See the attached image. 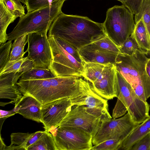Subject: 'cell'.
Instances as JSON below:
<instances>
[{"instance_id": "cell-26", "label": "cell", "mask_w": 150, "mask_h": 150, "mask_svg": "<svg viewBox=\"0 0 150 150\" xmlns=\"http://www.w3.org/2000/svg\"><path fill=\"white\" fill-rule=\"evenodd\" d=\"M118 47L120 53L129 56L133 54L137 50L141 49L135 39L133 33Z\"/></svg>"}, {"instance_id": "cell-37", "label": "cell", "mask_w": 150, "mask_h": 150, "mask_svg": "<svg viewBox=\"0 0 150 150\" xmlns=\"http://www.w3.org/2000/svg\"><path fill=\"white\" fill-rule=\"evenodd\" d=\"M34 67L33 62L28 59L22 64L19 72H24Z\"/></svg>"}, {"instance_id": "cell-31", "label": "cell", "mask_w": 150, "mask_h": 150, "mask_svg": "<svg viewBox=\"0 0 150 150\" xmlns=\"http://www.w3.org/2000/svg\"><path fill=\"white\" fill-rule=\"evenodd\" d=\"M59 0H26L28 12L31 11L51 5Z\"/></svg>"}, {"instance_id": "cell-25", "label": "cell", "mask_w": 150, "mask_h": 150, "mask_svg": "<svg viewBox=\"0 0 150 150\" xmlns=\"http://www.w3.org/2000/svg\"><path fill=\"white\" fill-rule=\"evenodd\" d=\"M142 17L150 36V0H143L139 12L135 15V23Z\"/></svg>"}, {"instance_id": "cell-9", "label": "cell", "mask_w": 150, "mask_h": 150, "mask_svg": "<svg viewBox=\"0 0 150 150\" xmlns=\"http://www.w3.org/2000/svg\"><path fill=\"white\" fill-rule=\"evenodd\" d=\"M139 124L133 121L128 112L119 118L103 120L92 138V144L111 139H119L122 143Z\"/></svg>"}, {"instance_id": "cell-14", "label": "cell", "mask_w": 150, "mask_h": 150, "mask_svg": "<svg viewBox=\"0 0 150 150\" xmlns=\"http://www.w3.org/2000/svg\"><path fill=\"white\" fill-rule=\"evenodd\" d=\"M72 106L71 98H69L59 99L42 105L41 123L45 131L50 132L56 130Z\"/></svg>"}, {"instance_id": "cell-5", "label": "cell", "mask_w": 150, "mask_h": 150, "mask_svg": "<svg viewBox=\"0 0 150 150\" xmlns=\"http://www.w3.org/2000/svg\"><path fill=\"white\" fill-rule=\"evenodd\" d=\"M66 0H59L51 5L28 12L20 18L13 30L7 34L8 40H13L24 35L47 33L52 23L62 13V8Z\"/></svg>"}, {"instance_id": "cell-8", "label": "cell", "mask_w": 150, "mask_h": 150, "mask_svg": "<svg viewBox=\"0 0 150 150\" xmlns=\"http://www.w3.org/2000/svg\"><path fill=\"white\" fill-rule=\"evenodd\" d=\"M48 37L52 55L49 69L57 77H84V63L79 62L67 52L55 38Z\"/></svg>"}, {"instance_id": "cell-41", "label": "cell", "mask_w": 150, "mask_h": 150, "mask_svg": "<svg viewBox=\"0 0 150 150\" xmlns=\"http://www.w3.org/2000/svg\"><path fill=\"white\" fill-rule=\"evenodd\" d=\"M20 1L21 2L23 3L25 5L26 2V0H18Z\"/></svg>"}, {"instance_id": "cell-21", "label": "cell", "mask_w": 150, "mask_h": 150, "mask_svg": "<svg viewBox=\"0 0 150 150\" xmlns=\"http://www.w3.org/2000/svg\"><path fill=\"white\" fill-rule=\"evenodd\" d=\"M27 150H57L53 136L49 132H45Z\"/></svg>"}, {"instance_id": "cell-22", "label": "cell", "mask_w": 150, "mask_h": 150, "mask_svg": "<svg viewBox=\"0 0 150 150\" xmlns=\"http://www.w3.org/2000/svg\"><path fill=\"white\" fill-rule=\"evenodd\" d=\"M27 34L20 36L14 40L12 46L9 62H15L23 59L25 54V46L28 42Z\"/></svg>"}, {"instance_id": "cell-2", "label": "cell", "mask_w": 150, "mask_h": 150, "mask_svg": "<svg viewBox=\"0 0 150 150\" xmlns=\"http://www.w3.org/2000/svg\"><path fill=\"white\" fill-rule=\"evenodd\" d=\"M81 77L71 76L19 80L17 84L23 95L33 97L43 105L59 99L72 98L80 90L83 80Z\"/></svg>"}, {"instance_id": "cell-24", "label": "cell", "mask_w": 150, "mask_h": 150, "mask_svg": "<svg viewBox=\"0 0 150 150\" xmlns=\"http://www.w3.org/2000/svg\"><path fill=\"white\" fill-rule=\"evenodd\" d=\"M31 133H13L11 135V144L6 146L4 150H26V146Z\"/></svg>"}, {"instance_id": "cell-40", "label": "cell", "mask_w": 150, "mask_h": 150, "mask_svg": "<svg viewBox=\"0 0 150 150\" xmlns=\"http://www.w3.org/2000/svg\"><path fill=\"white\" fill-rule=\"evenodd\" d=\"M142 123L145 126L150 130V116L147 120L143 122Z\"/></svg>"}, {"instance_id": "cell-36", "label": "cell", "mask_w": 150, "mask_h": 150, "mask_svg": "<svg viewBox=\"0 0 150 150\" xmlns=\"http://www.w3.org/2000/svg\"><path fill=\"white\" fill-rule=\"evenodd\" d=\"M44 131H38L34 133H31L27 141L26 146V150L29 146L35 142L45 132Z\"/></svg>"}, {"instance_id": "cell-20", "label": "cell", "mask_w": 150, "mask_h": 150, "mask_svg": "<svg viewBox=\"0 0 150 150\" xmlns=\"http://www.w3.org/2000/svg\"><path fill=\"white\" fill-rule=\"evenodd\" d=\"M150 132L142 123L140 124L122 142L119 150H130L137 142Z\"/></svg>"}, {"instance_id": "cell-15", "label": "cell", "mask_w": 150, "mask_h": 150, "mask_svg": "<svg viewBox=\"0 0 150 150\" xmlns=\"http://www.w3.org/2000/svg\"><path fill=\"white\" fill-rule=\"evenodd\" d=\"M78 50L83 62L114 64L118 54L104 50L93 43Z\"/></svg>"}, {"instance_id": "cell-17", "label": "cell", "mask_w": 150, "mask_h": 150, "mask_svg": "<svg viewBox=\"0 0 150 150\" xmlns=\"http://www.w3.org/2000/svg\"><path fill=\"white\" fill-rule=\"evenodd\" d=\"M42 105L35 98L29 95H23L16 105L14 110L26 118L41 122Z\"/></svg>"}, {"instance_id": "cell-10", "label": "cell", "mask_w": 150, "mask_h": 150, "mask_svg": "<svg viewBox=\"0 0 150 150\" xmlns=\"http://www.w3.org/2000/svg\"><path fill=\"white\" fill-rule=\"evenodd\" d=\"M72 106L83 105L89 112L102 120L112 118L108 111L107 100L98 94L91 83L83 80L79 92L71 98Z\"/></svg>"}, {"instance_id": "cell-28", "label": "cell", "mask_w": 150, "mask_h": 150, "mask_svg": "<svg viewBox=\"0 0 150 150\" xmlns=\"http://www.w3.org/2000/svg\"><path fill=\"white\" fill-rule=\"evenodd\" d=\"M12 40L1 45L0 47V72L8 62L10 59V51L12 48Z\"/></svg>"}, {"instance_id": "cell-27", "label": "cell", "mask_w": 150, "mask_h": 150, "mask_svg": "<svg viewBox=\"0 0 150 150\" xmlns=\"http://www.w3.org/2000/svg\"><path fill=\"white\" fill-rule=\"evenodd\" d=\"M2 0L8 10L17 17H21L25 14L24 8L18 0Z\"/></svg>"}, {"instance_id": "cell-3", "label": "cell", "mask_w": 150, "mask_h": 150, "mask_svg": "<svg viewBox=\"0 0 150 150\" xmlns=\"http://www.w3.org/2000/svg\"><path fill=\"white\" fill-rule=\"evenodd\" d=\"M148 52L142 49L129 56L120 53L114 64L119 72L130 84L142 100L147 102L150 97V78L145 70Z\"/></svg>"}, {"instance_id": "cell-18", "label": "cell", "mask_w": 150, "mask_h": 150, "mask_svg": "<svg viewBox=\"0 0 150 150\" xmlns=\"http://www.w3.org/2000/svg\"><path fill=\"white\" fill-rule=\"evenodd\" d=\"M133 33L140 48L148 53L150 52V36L142 17L135 23Z\"/></svg>"}, {"instance_id": "cell-12", "label": "cell", "mask_w": 150, "mask_h": 150, "mask_svg": "<svg viewBox=\"0 0 150 150\" xmlns=\"http://www.w3.org/2000/svg\"><path fill=\"white\" fill-rule=\"evenodd\" d=\"M47 33H33L27 35V57L34 67L49 69L52 59V52Z\"/></svg>"}, {"instance_id": "cell-38", "label": "cell", "mask_w": 150, "mask_h": 150, "mask_svg": "<svg viewBox=\"0 0 150 150\" xmlns=\"http://www.w3.org/2000/svg\"><path fill=\"white\" fill-rule=\"evenodd\" d=\"M16 113V112L13 109L11 111H5L0 110V118L4 117H8V116H9L10 115H14Z\"/></svg>"}, {"instance_id": "cell-13", "label": "cell", "mask_w": 150, "mask_h": 150, "mask_svg": "<svg viewBox=\"0 0 150 150\" xmlns=\"http://www.w3.org/2000/svg\"><path fill=\"white\" fill-rule=\"evenodd\" d=\"M102 119L89 112L83 105H75L68 113L59 127L77 128L91 134L93 137L98 131Z\"/></svg>"}, {"instance_id": "cell-6", "label": "cell", "mask_w": 150, "mask_h": 150, "mask_svg": "<svg viewBox=\"0 0 150 150\" xmlns=\"http://www.w3.org/2000/svg\"><path fill=\"white\" fill-rule=\"evenodd\" d=\"M135 24L134 14L123 5L108 9L103 26L105 35L119 47L133 33Z\"/></svg>"}, {"instance_id": "cell-23", "label": "cell", "mask_w": 150, "mask_h": 150, "mask_svg": "<svg viewBox=\"0 0 150 150\" xmlns=\"http://www.w3.org/2000/svg\"><path fill=\"white\" fill-rule=\"evenodd\" d=\"M49 69L34 67L23 73L20 80L41 79L56 77Z\"/></svg>"}, {"instance_id": "cell-35", "label": "cell", "mask_w": 150, "mask_h": 150, "mask_svg": "<svg viewBox=\"0 0 150 150\" xmlns=\"http://www.w3.org/2000/svg\"><path fill=\"white\" fill-rule=\"evenodd\" d=\"M130 150H150V132L134 144Z\"/></svg>"}, {"instance_id": "cell-32", "label": "cell", "mask_w": 150, "mask_h": 150, "mask_svg": "<svg viewBox=\"0 0 150 150\" xmlns=\"http://www.w3.org/2000/svg\"><path fill=\"white\" fill-rule=\"evenodd\" d=\"M28 58L27 56L15 62H8L3 70L0 72V76L12 72H19L23 62Z\"/></svg>"}, {"instance_id": "cell-11", "label": "cell", "mask_w": 150, "mask_h": 150, "mask_svg": "<svg viewBox=\"0 0 150 150\" xmlns=\"http://www.w3.org/2000/svg\"><path fill=\"white\" fill-rule=\"evenodd\" d=\"M57 150H91L93 136L79 129L58 127L53 135Z\"/></svg>"}, {"instance_id": "cell-29", "label": "cell", "mask_w": 150, "mask_h": 150, "mask_svg": "<svg viewBox=\"0 0 150 150\" xmlns=\"http://www.w3.org/2000/svg\"><path fill=\"white\" fill-rule=\"evenodd\" d=\"M121 143L119 139H109L93 146L91 150H118Z\"/></svg>"}, {"instance_id": "cell-16", "label": "cell", "mask_w": 150, "mask_h": 150, "mask_svg": "<svg viewBox=\"0 0 150 150\" xmlns=\"http://www.w3.org/2000/svg\"><path fill=\"white\" fill-rule=\"evenodd\" d=\"M23 72H14L0 76V98L11 100L16 104L23 95L17 84Z\"/></svg>"}, {"instance_id": "cell-1", "label": "cell", "mask_w": 150, "mask_h": 150, "mask_svg": "<svg viewBox=\"0 0 150 150\" xmlns=\"http://www.w3.org/2000/svg\"><path fill=\"white\" fill-rule=\"evenodd\" d=\"M103 23L86 16L60 14L52 23L48 37L59 38L77 49L105 36Z\"/></svg>"}, {"instance_id": "cell-7", "label": "cell", "mask_w": 150, "mask_h": 150, "mask_svg": "<svg viewBox=\"0 0 150 150\" xmlns=\"http://www.w3.org/2000/svg\"><path fill=\"white\" fill-rule=\"evenodd\" d=\"M84 78L89 81L96 93L107 100L117 97L116 69L113 64L84 62Z\"/></svg>"}, {"instance_id": "cell-30", "label": "cell", "mask_w": 150, "mask_h": 150, "mask_svg": "<svg viewBox=\"0 0 150 150\" xmlns=\"http://www.w3.org/2000/svg\"><path fill=\"white\" fill-rule=\"evenodd\" d=\"M93 43L104 50L117 54L120 53L118 47L106 35Z\"/></svg>"}, {"instance_id": "cell-19", "label": "cell", "mask_w": 150, "mask_h": 150, "mask_svg": "<svg viewBox=\"0 0 150 150\" xmlns=\"http://www.w3.org/2000/svg\"><path fill=\"white\" fill-rule=\"evenodd\" d=\"M17 17L6 8L2 0H0V45L8 40L6 31L9 25Z\"/></svg>"}, {"instance_id": "cell-34", "label": "cell", "mask_w": 150, "mask_h": 150, "mask_svg": "<svg viewBox=\"0 0 150 150\" xmlns=\"http://www.w3.org/2000/svg\"><path fill=\"white\" fill-rule=\"evenodd\" d=\"M121 2L134 15L138 13L143 0H116Z\"/></svg>"}, {"instance_id": "cell-4", "label": "cell", "mask_w": 150, "mask_h": 150, "mask_svg": "<svg viewBox=\"0 0 150 150\" xmlns=\"http://www.w3.org/2000/svg\"><path fill=\"white\" fill-rule=\"evenodd\" d=\"M115 87L117 99L112 111L113 118L120 117L127 111L133 121L140 124L150 117V105L139 97L130 84L117 70Z\"/></svg>"}, {"instance_id": "cell-33", "label": "cell", "mask_w": 150, "mask_h": 150, "mask_svg": "<svg viewBox=\"0 0 150 150\" xmlns=\"http://www.w3.org/2000/svg\"><path fill=\"white\" fill-rule=\"evenodd\" d=\"M55 38L59 44L67 52L79 62L84 63L79 56L76 48L61 39L57 38Z\"/></svg>"}, {"instance_id": "cell-39", "label": "cell", "mask_w": 150, "mask_h": 150, "mask_svg": "<svg viewBox=\"0 0 150 150\" xmlns=\"http://www.w3.org/2000/svg\"><path fill=\"white\" fill-rule=\"evenodd\" d=\"M145 70L147 75L150 78V58H148L146 62Z\"/></svg>"}]
</instances>
